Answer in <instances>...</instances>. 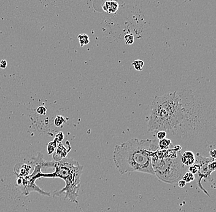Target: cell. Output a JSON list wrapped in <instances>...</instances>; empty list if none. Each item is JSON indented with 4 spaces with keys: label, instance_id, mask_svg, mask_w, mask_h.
Wrapping results in <instances>:
<instances>
[{
    "label": "cell",
    "instance_id": "5b68a950",
    "mask_svg": "<svg viewBox=\"0 0 216 212\" xmlns=\"http://www.w3.org/2000/svg\"><path fill=\"white\" fill-rule=\"evenodd\" d=\"M211 158H206V157H202L201 156H197V158L195 161V162L198 164L199 165V170L198 173H196L197 177H195L196 180L197 185L200 188L201 190L203 191V192L207 195L208 197H209V194L208 192L206 191L201 185V181L203 178H209L211 177V174L212 172H211L208 167V164L209 161H210Z\"/></svg>",
    "mask_w": 216,
    "mask_h": 212
},
{
    "label": "cell",
    "instance_id": "9c48e42d",
    "mask_svg": "<svg viewBox=\"0 0 216 212\" xmlns=\"http://www.w3.org/2000/svg\"><path fill=\"white\" fill-rule=\"evenodd\" d=\"M171 145H172V142L170 139L165 138L162 140H160L158 141V147L162 150L169 149Z\"/></svg>",
    "mask_w": 216,
    "mask_h": 212
},
{
    "label": "cell",
    "instance_id": "7c38bea8",
    "mask_svg": "<svg viewBox=\"0 0 216 212\" xmlns=\"http://www.w3.org/2000/svg\"><path fill=\"white\" fill-rule=\"evenodd\" d=\"M132 66L134 67V68L138 71H141L143 69V67L144 65V63L143 61L140 60H136L133 61Z\"/></svg>",
    "mask_w": 216,
    "mask_h": 212
},
{
    "label": "cell",
    "instance_id": "6da1fadb",
    "mask_svg": "<svg viewBox=\"0 0 216 212\" xmlns=\"http://www.w3.org/2000/svg\"><path fill=\"white\" fill-rule=\"evenodd\" d=\"M34 170L32 174L27 175L25 178V191L28 194L35 191L40 194L45 196V191L37 186L35 181L41 178H59L64 180L65 186L59 191L53 192L54 196H59L63 193L64 199L79 204L78 197L79 196L81 188V178L83 166L71 158L67 157L59 161H48L42 159V156L34 158Z\"/></svg>",
    "mask_w": 216,
    "mask_h": 212
},
{
    "label": "cell",
    "instance_id": "7402d4cb",
    "mask_svg": "<svg viewBox=\"0 0 216 212\" xmlns=\"http://www.w3.org/2000/svg\"><path fill=\"white\" fill-rule=\"evenodd\" d=\"M209 155L211 158L216 159V149H212L209 151Z\"/></svg>",
    "mask_w": 216,
    "mask_h": 212
},
{
    "label": "cell",
    "instance_id": "2e32d148",
    "mask_svg": "<svg viewBox=\"0 0 216 212\" xmlns=\"http://www.w3.org/2000/svg\"><path fill=\"white\" fill-rule=\"evenodd\" d=\"M124 39L127 45H131L134 43V37L131 34H126L124 36Z\"/></svg>",
    "mask_w": 216,
    "mask_h": 212
},
{
    "label": "cell",
    "instance_id": "ffe728a7",
    "mask_svg": "<svg viewBox=\"0 0 216 212\" xmlns=\"http://www.w3.org/2000/svg\"><path fill=\"white\" fill-rule=\"evenodd\" d=\"M7 65V63L6 60H2L1 61H0V68L5 69V68H6Z\"/></svg>",
    "mask_w": 216,
    "mask_h": 212
},
{
    "label": "cell",
    "instance_id": "5bb4252c",
    "mask_svg": "<svg viewBox=\"0 0 216 212\" xmlns=\"http://www.w3.org/2000/svg\"><path fill=\"white\" fill-rule=\"evenodd\" d=\"M65 118L62 115H58V116L56 117V118H55L54 120V124L57 127H60L66 122Z\"/></svg>",
    "mask_w": 216,
    "mask_h": 212
},
{
    "label": "cell",
    "instance_id": "8992f818",
    "mask_svg": "<svg viewBox=\"0 0 216 212\" xmlns=\"http://www.w3.org/2000/svg\"><path fill=\"white\" fill-rule=\"evenodd\" d=\"M71 147L70 145L69 146L68 148L67 149L63 145V144L62 142H60L58 144L57 148H55V150L53 153L52 158H53V161H59L62 160V159L67 158L68 153L71 151Z\"/></svg>",
    "mask_w": 216,
    "mask_h": 212
},
{
    "label": "cell",
    "instance_id": "ac0fdd59",
    "mask_svg": "<svg viewBox=\"0 0 216 212\" xmlns=\"http://www.w3.org/2000/svg\"><path fill=\"white\" fill-rule=\"evenodd\" d=\"M37 113H39L41 115H45L46 114L47 112V107H45V106H40L39 107H37Z\"/></svg>",
    "mask_w": 216,
    "mask_h": 212
},
{
    "label": "cell",
    "instance_id": "277c9868",
    "mask_svg": "<svg viewBox=\"0 0 216 212\" xmlns=\"http://www.w3.org/2000/svg\"><path fill=\"white\" fill-rule=\"evenodd\" d=\"M178 146L174 149L162 150L158 148L150 152L155 175L168 184L176 183L185 174V166L181 160V149H177Z\"/></svg>",
    "mask_w": 216,
    "mask_h": 212
},
{
    "label": "cell",
    "instance_id": "e0dca14e",
    "mask_svg": "<svg viewBox=\"0 0 216 212\" xmlns=\"http://www.w3.org/2000/svg\"><path fill=\"white\" fill-rule=\"evenodd\" d=\"M166 136H167V133L165 131H158L157 133V137L159 140L166 138Z\"/></svg>",
    "mask_w": 216,
    "mask_h": 212
},
{
    "label": "cell",
    "instance_id": "7a4b0ae2",
    "mask_svg": "<svg viewBox=\"0 0 216 212\" xmlns=\"http://www.w3.org/2000/svg\"><path fill=\"white\" fill-rule=\"evenodd\" d=\"M159 148L156 139H131L114 147L112 158L121 175L134 172L155 175L151 151Z\"/></svg>",
    "mask_w": 216,
    "mask_h": 212
},
{
    "label": "cell",
    "instance_id": "52a82bcc",
    "mask_svg": "<svg viewBox=\"0 0 216 212\" xmlns=\"http://www.w3.org/2000/svg\"><path fill=\"white\" fill-rule=\"evenodd\" d=\"M181 160L182 163L185 166L193 165L196 161L195 154L191 151H186L181 155Z\"/></svg>",
    "mask_w": 216,
    "mask_h": 212
},
{
    "label": "cell",
    "instance_id": "30bf717a",
    "mask_svg": "<svg viewBox=\"0 0 216 212\" xmlns=\"http://www.w3.org/2000/svg\"><path fill=\"white\" fill-rule=\"evenodd\" d=\"M78 38L81 47H83L84 45H87L90 42V38L89 36L86 34H81L78 35Z\"/></svg>",
    "mask_w": 216,
    "mask_h": 212
},
{
    "label": "cell",
    "instance_id": "4fadbf2b",
    "mask_svg": "<svg viewBox=\"0 0 216 212\" xmlns=\"http://www.w3.org/2000/svg\"><path fill=\"white\" fill-rule=\"evenodd\" d=\"M182 179L185 181L187 183H189L193 181L195 179V175L193 174H192V173H190V172H185V174L183 175Z\"/></svg>",
    "mask_w": 216,
    "mask_h": 212
},
{
    "label": "cell",
    "instance_id": "8fae6325",
    "mask_svg": "<svg viewBox=\"0 0 216 212\" xmlns=\"http://www.w3.org/2000/svg\"><path fill=\"white\" fill-rule=\"evenodd\" d=\"M59 143V142L57 141V140L56 139H54V140L53 141L50 142L48 143V153L49 155H52V154L53 153V152L55 150V148H57Z\"/></svg>",
    "mask_w": 216,
    "mask_h": 212
},
{
    "label": "cell",
    "instance_id": "9a60e30c",
    "mask_svg": "<svg viewBox=\"0 0 216 212\" xmlns=\"http://www.w3.org/2000/svg\"><path fill=\"white\" fill-rule=\"evenodd\" d=\"M199 165L198 164L195 162L193 165H191L190 166L189 168V171L192 173V174L193 175H196L197 173H198V170H199Z\"/></svg>",
    "mask_w": 216,
    "mask_h": 212
},
{
    "label": "cell",
    "instance_id": "ba28073f",
    "mask_svg": "<svg viewBox=\"0 0 216 212\" xmlns=\"http://www.w3.org/2000/svg\"><path fill=\"white\" fill-rule=\"evenodd\" d=\"M119 4L115 1H107L103 6V9L109 14L116 12L119 9Z\"/></svg>",
    "mask_w": 216,
    "mask_h": 212
},
{
    "label": "cell",
    "instance_id": "d6986e66",
    "mask_svg": "<svg viewBox=\"0 0 216 212\" xmlns=\"http://www.w3.org/2000/svg\"><path fill=\"white\" fill-rule=\"evenodd\" d=\"M64 134L62 132H60L57 135H56V136H55V139H57V141L60 143V142H61L64 139Z\"/></svg>",
    "mask_w": 216,
    "mask_h": 212
},
{
    "label": "cell",
    "instance_id": "44dd1931",
    "mask_svg": "<svg viewBox=\"0 0 216 212\" xmlns=\"http://www.w3.org/2000/svg\"><path fill=\"white\" fill-rule=\"evenodd\" d=\"M177 184H178V186H179V187H180V188H184V187L185 186V185L187 184V183L185 181H184L182 179H181V180L178 181Z\"/></svg>",
    "mask_w": 216,
    "mask_h": 212
},
{
    "label": "cell",
    "instance_id": "3957f363",
    "mask_svg": "<svg viewBox=\"0 0 216 212\" xmlns=\"http://www.w3.org/2000/svg\"><path fill=\"white\" fill-rule=\"evenodd\" d=\"M148 131H176L182 123L184 108L177 91L155 96L151 105Z\"/></svg>",
    "mask_w": 216,
    "mask_h": 212
}]
</instances>
